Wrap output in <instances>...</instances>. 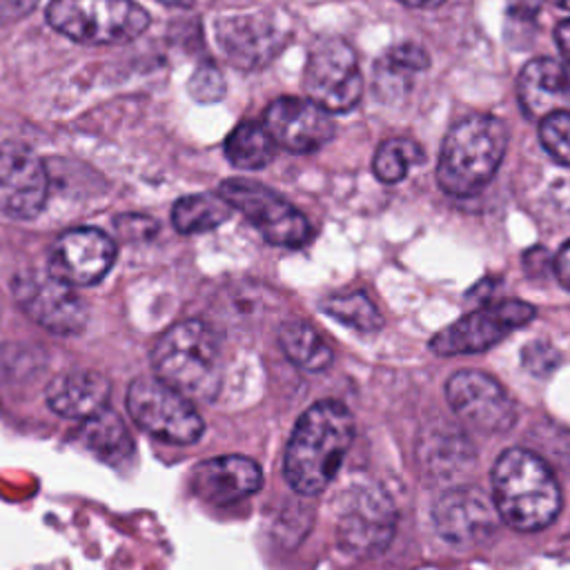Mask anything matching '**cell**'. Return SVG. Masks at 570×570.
I'll return each instance as SVG.
<instances>
[{
	"instance_id": "6da1fadb",
	"label": "cell",
	"mask_w": 570,
	"mask_h": 570,
	"mask_svg": "<svg viewBox=\"0 0 570 570\" xmlns=\"http://www.w3.org/2000/svg\"><path fill=\"white\" fill-rule=\"evenodd\" d=\"M354 436L350 410L338 401H318L294 425L285 448L283 472L292 490L312 497L338 472Z\"/></svg>"
},
{
	"instance_id": "7a4b0ae2",
	"label": "cell",
	"mask_w": 570,
	"mask_h": 570,
	"mask_svg": "<svg viewBox=\"0 0 570 570\" xmlns=\"http://www.w3.org/2000/svg\"><path fill=\"white\" fill-rule=\"evenodd\" d=\"M492 503L514 530L534 532L554 521L561 510V490L548 463L525 448H510L494 461Z\"/></svg>"
},
{
	"instance_id": "3957f363",
	"label": "cell",
	"mask_w": 570,
	"mask_h": 570,
	"mask_svg": "<svg viewBox=\"0 0 570 570\" xmlns=\"http://www.w3.org/2000/svg\"><path fill=\"white\" fill-rule=\"evenodd\" d=\"M156 379L189 401H212L223 379V356L216 332L203 321L171 325L151 350Z\"/></svg>"
},
{
	"instance_id": "277c9868",
	"label": "cell",
	"mask_w": 570,
	"mask_h": 570,
	"mask_svg": "<svg viewBox=\"0 0 570 570\" xmlns=\"http://www.w3.org/2000/svg\"><path fill=\"white\" fill-rule=\"evenodd\" d=\"M508 147V129L494 116H468L459 120L445 136L436 180L452 196H470L481 191L503 160Z\"/></svg>"
},
{
	"instance_id": "5b68a950",
	"label": "cell",
	"mask_w": 570,
	"mask_h": 570,
	"mask_svg": "<svg viewBox=\"0 0 570 570\" xmlns=\"http://www.w3.org/2000/svg\"><path fill=\"white\" fill-rule=\"evenodd\" d=\"M47 20L80 45H122L149 24L147 11L134 0H51Z\"/></svg>"
},
{
	"instance_id": "8992f818",
	"label": "cell",
	"mask_w": 570,
	"mask_h": 570,
	"mask_svg": "<svg viewBox=\"0 0 570 570\" xmlns=\"http://www.w3.org/2000/svg\"><path fill=\"white\" fill-rule=\"evenodd\" d=\"M131 421L154 439L189 445L200 439L205 423L191 401L156 376H138L127 390Z\"/></svg>"
},
{
	"instance_id": "52a82bcc",
	"label": "cell",
	"mask_w": 570,
	"mask_h": 570,
	"mask_svg": "<svg viewBox=\"0 0 570 570\" xmlns=\"http://www.w3.org/2000/svg\"><path fill=\"white\" fill-rule=\"evenodd\" d=\"M303 87L327 114L352 109L363 94V78L352 47L341 38H321L307 53Z\"/></svg>"
},
{
	"instance_id": "ba28073f",
	"label": "cell",
	"mask_w": 570,
	"mask_h": 570,
	"mask_svg": "<svg viewBox=\"0 0 570 570\" xmlns=\"http://www.w3.org/2000/svg\"><path fill=\"white\" fill-rule=\"evenodd\" d=\"M220 196L274 245L298 247L312 236L309 220L294 205L261 183L229 178L223 180Z\"/></svg>"
},
{
	"instance_id": "9c48e42d",
	"label": "cell",
	"mask_w": 570,
	"mask_h": 570,
	"mask_svg": "<svg viewBox=\"0 0 570 570\" xmlns=\"http://www.w3.org/2000/svg\"><path fill=\"white\" fill-rule=\"evenodd\" d=\"M394 508L374 485H354L341 494L336 532L338 543L352 554H374L383 550L394 534Z\"/></svg>"
},
{
	"instance_id": "30bf717a",
	"label": "cell",
	"mask_w": 570,
	"mask_h": 570,
	"mask_svg": "<svg viewBox=\"0 0 570 570\" xmlns=\"http://www.w3.org/2000/svg\"><path fill=\"white\" fill-rule=\"evenodd\" d=\"M289 36V24L272 11L236 13L216 20L218 47L225 58L240 69H256L274 60Z\"/></svg>"
},
{
	"instance_id": "8fae6325",
	"label": "cell",
	"mask_w": 570,
	"mask_h": 570,
	"mask_svg": "<svg viewBox=\"0 0 570 570\" xmlns=\"http://www.w3.org/2000/svg\"><path fill=\"white\" fill-rule=\"evenodd\" d=\"M534 307L523 301H499L465 314L456 323L441 330L432 341V352L441 356L483 352L503 341L512 330L530 323Z\"/></svg>"
},
{
	"instance_id": "7c38bea8",
	"label": "cell",
	"mask_w": 570,
	"mask_h": 570,
	"mask_svg": "<svg viewBox=\"0 0 570 570\" xmlns=\"http://www.w3.org/2000/svg\"><path fill=\"white\" fill-rule=\"evenodd\" d=\"M13 296L22 312L53 334H78L87 325V305L49 272H24L13 278Z\"/></svg>"
},
{
	"instance_id": "4fadbf2b",
	"label": "cell",
	"mask_w": 570,
	"mask_h": 570,
	"mask_svg": "<svg viewBox=\"0 0 570 570\" xmlns=\"http://www.w3.org/2000/svg\"><path fill=\"white\" fill-rule=\"evenodd\" d=\"M445 399L461 423L479 432H505L517 419L508 392L479 370H461L452 374L445 385Z\"/></svg>"
},
{
	"instance_id": "5bb4252c",
	"label": "cell",
	"mask_w": 570,
	"mask_h": 570,
	"mask_svg": "<svg viewBox=\"0 0 570 570\" xmlns=\"http://www.w3.org/2000/svg\"><path fill=\"white\" fill-rule=\"evenodd\" d=\"M49 178L42 160L22 140L0 142V212L33 218L42 212Z\"/></svg>"
},
{
	"instance_id": "9a60e30c",
	"label": "cell",
	"mask_w": 570,
	"mask_h": 570,
	"mask_svg": "<svg viewBox=\"0 0 570 570\" xmlns=\"http://www.w3.org/2000/svg\"><path fill=\"white\" fill-rule=\"evenodd\" d=\"M263 127L276 145L296 154L316 151L334 136L330 114L309 98H276L265 109Z\"/></svg>"
},
{
	"instance_id": "2e32d148",
	"label": "cell",
	"mask_w": 570,
	"mask_h": 570,
	"mask_svg": "<svg viewBox=\"0 0 570 570\" xmlns=\"http://www.w3.org/2000/svg\"><path fill=\"white\" fill-rule=\"evenodd\" d=\"M116 258L114 240L96 227H78L65 232L49 261V274L67 285H91L98 283Z\"/></svg>"
},
{
	"instance_id": "e0dca14e",
	"label": "cell",
	"mask_w": 570,
	"mask_h": 570,
	"mask_svg": "<svg viewBox=\"0 0 570 570\" xmlns=\"http://www.w3.org/2000/svg\"><path fill=\"white\" fill-rule=\"evenodd\" d=\"M434 525L439 534L456 546H470L494 530L497 510L492 499L479 488H454L434 503Z\"/></svg>"
},
{
	"instance_id": "ac0fdd59",
	"label": "cell",
	"mask_w": 570,
	"mask_h": 570,
	"mask_svg": "<svg viewBox=\"0 0 570 570\" xmlns=\"http://www.w3.org/2000/svg\"><path fill=\"white\" fill-rule=\"evenodd\" d=\"M263 483L256 461L240 454H223L200 461L191 472L194 492L214 505H229L254 494Z\"/></svg>"
},
{
	"instance_id": "d6986e66",
	"label": "cell",
	"mask_w": 570,
	"mask_h": 570,
	"mask_svg": "<svg viewBox=\"0 0 570 570\" xmlns=\"http://www.w3.org/2000/svg\"><path fill=\"white\" fill-rule=\"evenodd\" d=\"M111 383L105 374L89 367H76L53 376L45 390L47 405L62 419L87 421L107 407Z\"/></svg>"
},
{
	"instance_id": "ffe728a7",
	"label": "cell",
	"mask_w": 570,
	"mask_h": 570,
	"mask_svg": "<svg viewBox=\"0 0 570 570\" xmlns=\"http://www.w3.org/2000/svg\"><path fill=\"white\" fill-rule=\"evenodd\" d=\"M517 94L521 109L530 118H546L561 111V105L570 98V78L561 62L552 58H534L521 69Z\"/></svg>"
},
{
	"instance_id": "44dd1931",
	"label": "cell",
	"mask_w": 570,
	"mask_h": 570,
	"mask_svg": "<svg viewBox=\"0 0 570 570\" xmlns=\"http://www.w3.org/2000/svg\"><path fill=\"white\" fill-rule=\"evenodd\" d=\"M78 436L89 452H94L98 459L109 463L125 459L134 448V441L125 421L120 419V414H116L109 407L82 421Z\"/></svg>"
},
{
	"instance_id": "7402d4cb",
	"label": "cell",
	"mask_w": 570,
	"mask_h": 570,
	"mask_svg": "<svg viewBox=\"0 0 570 570\" xmlns=\"http://www.w3.org/2000/svg\"><path fill=\"white\" fill-rule=\"evenodd\" d=\"M278 345L303 370L321 372L332 363V350L323 336L303 321H285L278 327Z\"/></svg>"
},
{
	"instance_id": "603a6c76",
	"label": "cell",
	"mask_w": 570,
	"mask_h": 570,
	"mask_svg": "<svg viewBox=\"0 0 570 570\" xmlns=\"http://www.w3.org/2000/svg\"><path fill=\"white\" fill-rule=\"evenodd\" d=\"M229 214L232 207L220 194H189L174 203L171 223L183 234H198L223 225Z\"/></svg>"
},
{
	"instance_id": "cb8c5ba5",
	"label": "cell",
	"mask_w": 570,
	"mask_h": 570,
	"mask_svg": "<svg viewBox=\"0 0 570 570\" xmlns=\"http://www.w3.org/2000/svg\"><path fill=\"white\" fill-rule=\"evenodd\" d=\"M276 142L258 122H240L225 140V156L240 169H261L272 163Z\"/></svg>"
},
{
	"instance_id": "d4e9b609",
	"label": "cell",
	"mask_w": 570,
	"mask_h": 570,
	"mask_svg": "<svg viewBox=\"0 0 570 570\" xmlns=\"http://www.w3.org/2000/svg\"><path fill=\"white\" fill-rule=\"evenodd\" d=\"M321 309L327 316L336 318L338 323L350 325V327L361 330V332H374L383 323L379 309L374 307V303L363 292L334 294V296H330L321 303Z\"/></svg>"
},
{
	"instance_id": "484cf974",
	"label": "cell",
	"mask_w": 570,
	"mask_h": 570,
	"mask_svg": "<svg viewBox=\"0 0 570 570\" xmlns=\"http://www.w3.org/2000/svg\"><path fill=\"white\" fill-rule=\"evenodd\" d=\"M423 158L421 147L410 138H387L374 154V174L383 183H399L407 167Z\"/></svg>"
},
{
	"instance_id": "4316f807",
	"label": "cell",
	"mask_w": 570,
	"mask_h": 570,
	"mask_svg": "<svg viewBox=\"0 0 570 570\" xmlns=\"http://www.w3.org/2000/svg\"><path fill=\"white\" fill-rule=\"evenodd\" d=\"M539 138L546 151L570 167V111H554L541 120Z\"/></svg>"
},
{
	"instance_id": "83f0119b",
	"label": "cell",
	"mask_w": 570,
	"mask_h": 570,
	"mask_svg": "<svg viewBox=\"0 0 570 570\" xmlns=\"http://www.w3.org/2000/svg\"><path fill=\"white\" fill-rule=\"evenodd\" d=\"M187 91L198 102H216L225 94L223 73L214 65H200L191 73V78L187 82Z\"/></svg>"
},
{
	"instance_id": "f1b7e54d",
	"label": "cell",
	"mask_w": 570,
	"mask_h": 570,
	"mask_svg": "<svg viewBox=\"0 0 570 570\" xmlns=\"http://www.w3.org/2000/svg\"><path fill=\"white\" fill-rule=\"evenodd\" d=\"M390 67L403 71V73H414V71H421L430 65V58L425 53V49L421 45H414V42H401V45H394L385 58H383Z\"/></svg>"
},
{
	"instance_id": "f546056e",
	"label": "cell",
	"mask_w": 570,
	"mask_h": 570,
	"mask_svg": "<svg viewBox=\"0 0 570 570\" xmlns=\"http://www.w3.org/2000/svg\"><path fill=\"white\" fill-rule=\"evenodd\" d=\"M557 361H559V354L554 352L552 345H548V343H543V341H534V343H530V345L523 350V365H525L530 372L539 374V376L552 372L554 365H557Z\"/></svg>"
},
{
	"instance_id": "4dcf8cb0",
	"label": "cell",
	"mask_w": 570,
	"mask_h": 570,
	"mask_svg": "<svg viewBox=\"0 0 570 570\" xmlns=\"http://www.w3.org/2000/svg\"><path fill=\"white\" fill-rule=\"evenodd\" d=\"M116 227L125 238H131L134 229H136V238H147V236H154L156 232V223L142 216H120Z\"/></svg>"
},
{
	"instance_id": "1f68e13d",
	"label": "cell",
	"mask_w": 570,
	"mask_h": 570,
	"mask_svg": "<svg viewBox=\"0 0 570 570\" xmlns=\"http://www.w3.org/2000/svg\"><path fill=\"white\" fill-rule=\"evenodd\" d=\"M541 4L543 0H508V13L512 20L530 22L539 13Z\"/></svg>"
},
{
	"instance_id": "d6a6232c",
	"label": "cell",
	"mask_w": 570,
	"mask_h": 570,
	"mask_svg": "<svg viewBox=\"0 0 570 570\" xmlns=\"http://www.w3.org/2000/svg\"><path fill=\"white\" fill-rule=\"evenodd\" d=\"M552 267H554V274L561 281V285L570 289V243H566L559 249V254L552 258Z\"/></svg>"
},
{
	"instance_id": "836d02e7",
	"label": "cell",
	"mask_w": 570,
	"mask_h": 570,
	"mask_svg": "<svg viewBox=\"0 0 570 570\" xmlns=\"http://www.w3.org/2000/svg\"><path fill=\"white\" fill-rule=\"evenodd\" d=\"M36 0H0V20L20 18L31 11Z\"/></svg>"
},
{
	"instance_id": "e575fe53",
	"label": "cell",
	"mask_w": 570,
	"mask_h": 570,
	"mask_svg": "<svg viewBox=\"0 0 570 570\" xmlns=\"http://www.w3.org/2000/svg\"><path fill=\"white\" fill-rule=\"evenodd\" d=\"M554 40H557V47H559L563 60L570 65V18L557 24V29H554Z\"/></svg>"
},
{
	"instance_id": "d590c367",
	"label": "cell",
	"mask_w": 570,
	"mask_h": 570,
	"mask_svg": "<svg viewBox=\"0 0 570 570\" xmlns=\"http://www.w3.org/2000/svg\"><path fill=\"white\" fill-rule=\"evenodd\" d=\"M401 2L407 7H414V9H432V7L441 4L443 0H401Z\"/></svg>"
},
{
	"instance_id": "8d00e7d4",
	"label": "cell",
	"mask_w": 570,
	"mask_h": 570,
	"mask_svg": "<svg viewBox=\"0 0 570 570\" xmlns=\"http://www.w3.org/2000/svg\"><path fill=\"white\" fill-rule=\"evenodd\" d=\"M160 2L169 7H191L196 0H160Z\"/></svg>"
},
{
	"instance_id": "74e56055",
	"label": "cell",
	"mask_w": 570,
	"mask_h": 570,
	"mask_svg": "<svg viewBox=\"0 0 570 570\" xmlns=\"http://www.w3.org/2000/svg\"><path fill=\"white\" fill-rule=\"evenodd\" d=\"M557 7H561V9H570V0H552Z\"/></svg>"
}]
</instances>
